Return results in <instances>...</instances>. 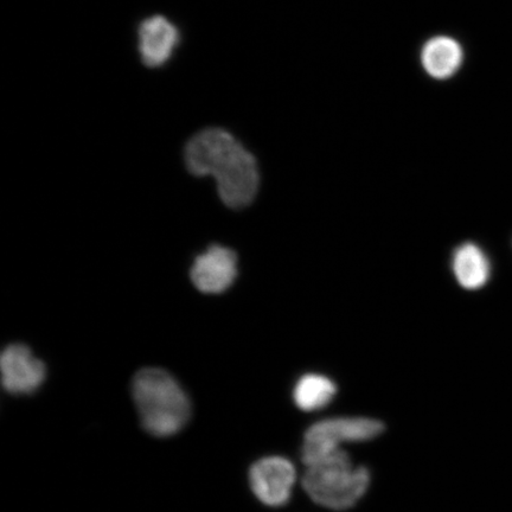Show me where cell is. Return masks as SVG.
I'll return each instance as SVG.
<instances>
[{"instance_id":"obj_1","label":"cell","mask_w":512,"mask_h":512,"mask_svg":"<svg viewBox=\"0 0 512 512\" xmlns=\"http://www.w3.org/2000/svg\"><path fill=\"white\" fill-rule=\"evenodd\" d=\"M185 164L194 176L214 177L220 198L229 208H245L258 194L256 159L222 128H207L195 134L185 147Z\"/></svg>"},{"instance_id":"obj_2","label":"cell","mask_w":512,"mask_h":512,"mask_svg":"<svg viewBox=\"0 0 512 512\" xmlns=\"http://www.w3.org/2000/svg\"><path fill=\"white\" fill-rule=\"evenodd\" d=\"M132 395L147 433L168 438L181 432L191 416L189 396L168 371L140 370L132 382Z\"/></svg>"},{"instance_id":"obj_3","label":"cell","mask_w":512,"mask_h":512,"mask_svg":"<svg viewBox=\"0 0 512 512\" xmlns=\"http://www.w3.org/2000/svg\"><path fill=\"white\" fill-rule=\"evenodd\" d=\"M370 473L354 466L348 452L338 450L307 466L303 479L306 494L313 502L331 510H348L366 495Z\"/></svg>"},{"instance_id":"obj_4","label":"cell","mask_w":512,"mask_h":512,"mask_svg":"<svg viewBox=\"0 0 512 512\" xmlns=\"http://www.w3.org/2000/svg\"><path fill=\"white\" fill-rule=\"evenodd\" d=\"M383 430L381 421L369 418H332L316 422L305 433L303 463L311 466L341 450L342 444L373 440Z\"/></svg>"},{"instance_id":"obj_5","label":"cell","mask_w":512,"mask_h":512,"mask_svg":"<svg viewBox=\"0 0 512 512\" xmlns=\"http://www.w3.org/2000/svg\"><path fill=\"white\" fill-rule=\"evenodd\" d=\"M296 478V467L279 456L262 458L249 470L253 494L272 508L283 507L290 501Z\"/></svg>"},{"instance_id":"obj_6","label":"cell","mask_w":512,"mask_h":512,"mask_svg":"<svg viewBox=\"0 0 512 512\" xmlns=\"http://www.w3.org/2000/svg\"><path fill=\"white\" fill-rule=\"evenodd\" d=\"M178 25L163 15L146 17L138 25L137 42L144 66L160 68L168 63L181 46Z\"/></svg>"},{"instance_id":"obj_7","label":"cell","mask_w":512,"mask_h":512,"mask_svg":"<svg viewBox=\"0 0 512 512\" xmlns=\"http://www.w3.org/2000/svg\"><path fill=\"white\" fill-rule=\"evenodd\" d=\"M2 382L6 392L28 395L36 392L46 381L47 369L32 351L23 344H11L0 358Z\"/></svg>"},{"instance_id":"obj_8","label":"cell","mask_w":512,"mask_h":512,"mask_svg":"<svg viewBox=\"0 0 512 512\" xmlns=\"http://www.w3.org/2000/svg\"><path fill=\"white\" fill-rule=\"evenodd\" d=\"M190 277L197 290L202 293L226 292L238 277V256L227 247L211 246L197 256Z\"/></svg>"},{"instance_id":"obj_9","label":"cell","mask_w":512,"mask_h":512,"mask_svg":"<svg viewBox=\"0 0 512 512\" xmlns=\"http://www.w3.org/2000/svg\"><path fill=\"white\" fill-rule=\"evenodd\" d=\"M465 51L457 38L438 35L424 43L420 51V62L425 72L435 80L452 78L463 67Z\"/></svg>"},{"instance_id":"obj_10","label":"cell","mask_w":512,"mask_h":512,"mask_svg":"<svg viewBox=\"0 0 512 512\" xmlns=\"http://www.w3.org/2000/svg\"><path fill=\"white\" fill-rule=\"evenodd\" d=\"M452 268L459 285L469 291L484 287L491 277L488 255L475 243H464L456 249Z\"/></svg>"},{"instance_id":"obj_11","label":"cell","mask_w":512,"mask_h":512,"mask_svg":"<svg viewBox=\"0 0 512 512\" xmlns=\"http://www.w3.org/2000/svg\"><path fill=\"white\" fill-rule=\"evenodd\" d=\"M336 393V384L329 377L307 374L294 387L293 399L302 411L315 412L328 406Z\"/></svg>"}]
</instances>
